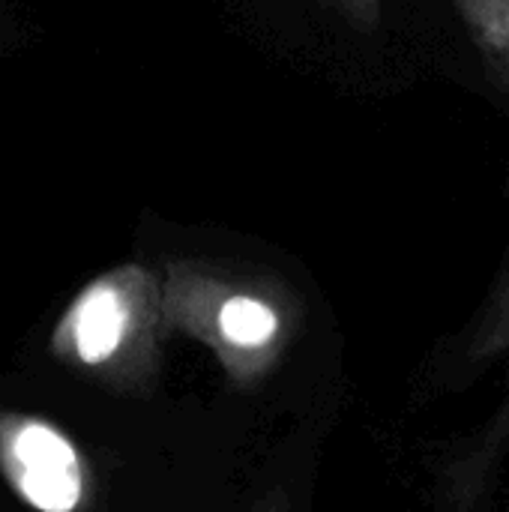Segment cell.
Returning <instances> with one entry per match:
<instances>
[{
    "label": "cell",
    "instance_id": "1",
    "mask_svg": "<svg viewBox=\"0 0 509 512\" xmlns=\"http://www.w3.org/2000/svg\"><path fill=\"white\" fill-rule=\"evenodd\" d=\"M183 318L216 351L234 387L261 384L291 339L288 300L240 270L192 276L183 285Z\"/></svg>",
    "mask_w": 509,
    "mask_h": 512
},
{
    "label": "cell",
    "instance_id": "2",
    "mask_svg": "<svg viewBox=\"0 0 509 512\" xmlns=\"http://www.w3.org/2000/svg\"><path fill=\"white\" fill-rule=\"evenodd\" d=\"M18 492L42 512H72L81 498V468L63 435L42 423H21L6 444Z\"/></svg>",
    "mask_w": 509,
    "mask_h": 512
},
{
    "label": "cell",
    "instance_id": "3",
    "mask_svg": "<svg viewBox=\"0 0 509 512\" xmlns=\"http://www.w3.org/2000/svg\"><path fill=\"white\" fill-rule=\"evenodd\" d=\"M471 360L489 366L495 360L498 351L509 348V270L507 282L495 291L489 309H486V318L483 324L471 333ZM509 447V396L504 411L492 420V426L486 429V438H480V444H474L462 462L453 465V471L447 474V483H450V492L456 501L462 504H474L486 486H489V477L501 459V453Z\"/></svg>",
    "mask_w": 509,
    "mask_h": 512
},
{
    "label": "cell",
    "instance_id": "4",
    "mask_svg": "<svg viewBox=\"0 0 509 512\" xmlns=\"http://www.w3.org/2000/svg\"><path fill=\"white\" fill-rule=\"evenodd\" d=\"M135 321V303L117 282L93 285L69 318V336L84 363L111 360L126 342Z\"/></svg>",
    "mask_w": 509,
    "mask_h": 512
},
{
    "label": "cell",
    "instance_id": "5",
    "mask_svg": "<svg viewBox=\"0 0 509 512\" xmlns=\"http://www.w3.org/2000/svg\"><path fill=\"white\" fill-rule=\"evenodd\" d=\"M456 12L489 72L509 90V0H462Z\"/></svg>",
    "mask_w": 509,
    "mask_h": 512
},
{
    "label": "cell",
    "instance_id": "6",
    "mask_svg": "<svg viewBox=\"0 0 509 512\" xmlns=\"http://www.w3.org/2000/svg\"><path fill=\"white\" fill-rule=\"evenodd\" d=\"M249 512H291V507H288V498L276 489V492H270L267 498H261Z\"/></svg>",
    "mask_w": 509,
    "mask_h": 512
}]
</instances>
